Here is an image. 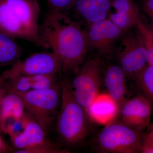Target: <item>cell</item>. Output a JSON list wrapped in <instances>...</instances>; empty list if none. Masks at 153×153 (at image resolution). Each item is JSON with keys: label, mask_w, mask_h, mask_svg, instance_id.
<instances>
[{"label": "cell", "mask_w": 153, "mask_h": 153, "mask_svg": "<svg viewBox=\"0 0 153 153\" xmlns=\"http://www.w3.org/2000/svg\"><path fill=\"white\" fill-rule=\"evenodd\" d=\"M66 14L49 11L40 25V34L60 60L62 72L74 74L85 62L89 48L85 30Z\"/></svg>", "instance_id": "1"}, {"label": "cell", "mask_w": 153, "mask_h": 153, "mask_svg": "<svg viewBox=\"0 0 153 153\" xmlns=\"http://www.w3.org/2000/svg\"><path fill=\"white\" fill-rule=\"evenodd\" d=\"M38 0H0V33L49 49L40 34Z\"/></svg>", "instance_id": "2"}, {"label": "cell", "mask_w": 153, "mask_h": 153, "mask_svg": "<svg viewBox=\"0 0 153 153\" xmlns=\"http://www.w3.org/2000/svg\"><path fill=\"white\" fill-rule=\"evenodd\" d=\"M61 103L57 115V131L63 142L74 146L82 141L88 131V117L74 96L71 82L60 80Z\"/></svg>", "instance_id": "3"}, {"label": "cell", "mask_w": 153, "mask_h": 153, "mask_svg": "<svg viewBox=\"0 0 153 153\" xmlns=\"http://www.w3.org/2000/svg\"><path fill=\"white\" fill-rule=\"evenodd\" d=\"M16 94L22 98L27 112L34 118L47 134L60 108V85L47 89L31 90Z\"/></svg>", "instance_id": "4"}, {"label": "cell", "mask_w": 153, "mask_h": 153, "mask_svg": "<svg viewBox=\"0 0 153 153\" xmlns=\"http://www.w3.org/2000/svg\"><path fill=\"white\" fill-rule=\"evenodd\" d=\"M145 135L123 123L107 125L97 138V149L111 153L141 152Z\"/></svg>", "instance_id": "5"}, {"label": "cell", "mask_w": 153, "mask_h": 153, "mask_svg": "<svg viewBox=\"0 0 153 153\" xmlns=\"http://www.w3.org/2000/svg\"><path fill=\"white\" fill-rule=\"evenodd\" d=\"M101 72L100 60L91 58L82 63L71 82L75 98L85 111L99 94Z\"/></svg>", "instance_id": "6"}, {"label": "cell", "mask_w": 153, "mask_h": 153, "mask_svg": "<svg viewBox=\"0 0 153 153\" xmlns=\"http://www.w3.org/2000/svg\"><path fill=\"white\" fill-rule=\"evenodd\" d=\"M131 29L121 38L117 57L119 65L126 75L134 77L148 64V54L142 40Z\"/></svg>", "instance_id": "7"}, {"label": "cell", "mask_w": 153, "mask_h": 153, "mask_svg": "<svg viewBox=\"0 0 153 153\" xmlns=\"http://www.w3.org/2000/svg\"><path fill=\"white\" fill-rule=\"evenodd\" d=\"M61 72V63L54 52H39L18 60L1 76L5 80L18 76L57 74Z\"/></svg>", "instance_id": "8"}, {"label": "cell", "mask_w": 153, "mask_h": 153, "mask_svg": "<svg viewBox=\"0 0 153 153\" xmlns=\"http://www.w3.org/2000/svg\"><path fill=\"white\" fill-rule=\"evenodd\" d=\"M85 31L89 49L103 57L111 54L116 42L126 32L108 19L88 25Z\"/></svg>", "instance_id": "9"}, {"label": "cell", "mask_w": 153, "mask_h": 153, "mask_svg": "<svg viewBox=\"0 0 153 153\" xmlns=\"http://www.w3.org/2000/svg\"><path fill=\"white\" fill-rule=\"evenodd\" d=\"M120 105V117L124 123L139 131L149 124L152 102L144 96H137Z\"/></svg>", "instance_id": "10"}, {"label": "cell", "mask_w": 153, "mask_h": 153, "mask_svg": "<svg viewBox=\"0 0 153 153\" xmlns=\"http://www.w3.org/2000/svg\"><path fill=\"white\" fill-rule=\"evenodd\" d=\"M24 131L17 135L10 137L11 142L17 150L27 149L48 142L46 132L28 112L24 115Z\"/></svg>", "instance_id": "11"}, {"label": "cell", "mask_w": 153, "mask_h": 153, "mask_svg": "<svg viewBox=\"0 0 153 153\" xmlns=\"http://www.w3.org/2000/svg\"><path fill=\"white\" fill-rule=\"evenodd\" d=\"M108 18L124 32L135 27L140 19L134 0H113Z\"/></svg>", "instance_id": "12"}, {"label": "cell", "mask_w": 153, "mask_h": 153, "mask_svg": "<svg viewBox=\"0 0 153 153\" xmlns=\"http://www.w3.org/2000/svg\"><path fill=\"white\" fill-rule=\"evenodd\" d=\"M113 0H76L72 8L88 25L107 19Z\"/></svg>", "instance_id": "13"}, {"label": "cell", "mask_w": 153, "mask_h": 153, "mask_svg": "<svg viewBox=\"0 0 153 153\" xmlns=\"http://www.w3.org/2000/svg\"><path fill=\"white\" fill-rule=\"evenodd\" d=\"M25 109L21 97L17 94L7 91L1 102L0 129L5 133L11 126L22 120Z\"/></svg>", "instance_id": "14"}, {"label": "cell", "mask_w": 153, "mask_h": 153, "mask_svg": "<svg viewBox=\"0 0 153 153\" xmlns=\"http://www.w3.org/2000/svg\"><path fill=\"white\" fill-rule=\"evenodd\" d=\"M119 105L108 94H99L85 110L88 118L101 124L109 123L115 117Z\"/></svg>", "instance_id": "15"}, {"label": "cell", "mask_w": 153, "mask_h": 153, "mask_svg": "<svg viewBox=\"0 0 153 153\" xmlns=\"http://www.w3.org/2000/svg\"><path fill=\"white\" fill-rule=\"evenodd\" d=\"M124 71L119 65L108 66L105 73V85L110 96L118 105L124 102L126 87Z\"/></svg>", "instance_id": "16"}, {"label": "cell", "mask_w": 153, "mask_h": 153, "mask_svg": "<svg viewBox=\"0 0 153 153\" xmlns=\"http://www.w3.org/2000/svg\"><path fill=\"white\" fill-rule=\"evenodd\" d=\"M15 39L0 33V67L12 66L20 60L22 49Z\"/></svg>", "instance_id": "17"}, {"label": "cell", "mask_w": 153, "mask_h": 153, "mask_svg": "<svg viewBox=\"0 0 153 153\" xmlns=\"http://www.w3.org/2000/svg\"><path fill=\"white\" fill-rule=\"evenodd\" d=\"M133 78L142 95L153 102V66L148 63Z\"/></svg>", "instance_id": "18"}, {"label": "cell", "mask_w": 153, "mask_h": 153, "mask_svg": "<svg viewBox=\"0 0 153 153\" xmlns=\"http://www.w3.org/2000/svg\"><path fill=\"white\" fill-rule=\"evenodd\" d=\"M135 27L137 33L144 44L148 54V63L153 66V27L146 25L140 19Z\"/></svg>", "instance_id": "19"}, {"label": "cell", "mask_w": 153, "mask_h": 153, "mask_svg": "<svg viewBox=\"0 0 153 153\" xmlns=\"http://www.w3.org/2000/svg\"><path fill=\"white\" fill-rule=\"evenodd\" d=\"M16 153H68L67 151L57 148L55 145L50 142L23 150L15 151Z\"/></svg>", "instance_id": "20"}, {"label": "cell", "mask_w": 153, "mask_h": 153, "mask_svg": "<svg viewBox=\"0 0 153 153\" xmlns=\"http://www.w3.org/2000/svg\"><path fill=\"white\" fill-rule=\"evenodd\" d=\"M50 11L66 13L72 8L76 0H47Z\"/></svg>", "instance_id": "21"}, {"label": "cell", "mask_w": 153, "mask_h": 153, "mask_svg": "<svg viewBox=\"0 0 153 153\" xmlns=\"http://www.w3.org/2000/svg\"><path fill=\"white\" fill-rule=\"evenodd\" d=\"M142 7L153 26V0H142Z\"/></svg>", "instance_id": "22"}, {"label": "cell", "mask_w": 153, "mask_h": 153, "mask_svg": "<svg viewBox=\"0 0 153 153\" xmlns=\"http://www.w3.org/2000/svg\"><path fill=\"white\" fill-rule=\"evenodd\" d=\"M141 153H153V139L147 134L145 135Z\"/></svg>", "instance_id": "23"}, {"label": "cell", "mask_w": 153, "mask_h": 153, "mask_svg": "<svg viewBox=\"0 0 153 153\" xmlns=\"http://www.w3.org/2000/svg\"><path fill=\"white\" fill-rule=\"evenodd\" d=\"M15 151V150L9 147L5 143L0 135V153L10 152H14Z\"/></svg>", "instance_id": "24"}, {"label": "cell", "mask_w": 153, "mask_h": 153, "mask_svg": "<svg viewBox=\"0 0 153 153\" xmlns=\"http://www.w3.org/2000/svg\"><path fill=\"white\" fill-rule=\"evenodd\" d=\"M7 92L6 83L2 76L0 75V102Z\"/></svg>", "instance_id": "25"}, {"label": "cell", "mask_w": 153, "mask_h": 153, "mask_svg": "<svg viewBox=\"0 0 153 153\" xmlns=\"http://www.w3.org/2000/svg\"><path fill=\"white\" fill-rule=\"evenodd\" d=\"M147 134L153 139V127L152 128L151 131L149 134Z\"/></svg>", "instance_id": "26"}, {"label": "cell", "mask_w": 153, "mask_h": 153, "mask_svg": "<svg viewBox=\"0 0 153 153\" xmlns=\"http://www.w3.org/2000/svg\"><path fill=\"white\" fill-rule=\"evenodd\" d=\"M1 102H0V112H1Z\"/></svg>", "instance_id": "27"}]
</instances>
